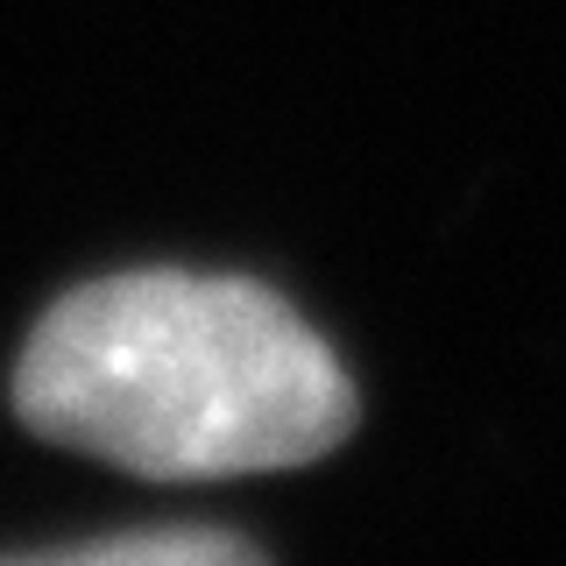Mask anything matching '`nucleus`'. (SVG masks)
Instances as JSON below:
<instances>
[{"instance_id":"f257e3e1","label":"nucleus","mask_w":566,"mask_h":566,"mask_svg":"<svg viewBox=\"0 0 566 566\" xmlns=\"http://www.w3.org/2000/svg\"><path fill=\"white\" fill-rule=\"evenodd\" d=\"M35 439L149 482L305 468L354 432L333 347L248 276L135 270L57 297L14 361Z\"/></svg>"},{"instance_id":"f03ea898","label":"nucleus","mask_w":566,"mask_h":566,"mask_svg":"<svg viewBox=\"0 0 566 566\" xmlns=\"http://www.w3.org/2000/svg\"><path fill=\"white\" fill-rule=\"evenodd\" d=\"M0 566H270V559L234 531H135V538H99V545L0 559Z\"/></svg>"}]
</instances>
